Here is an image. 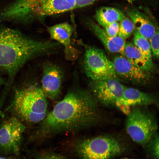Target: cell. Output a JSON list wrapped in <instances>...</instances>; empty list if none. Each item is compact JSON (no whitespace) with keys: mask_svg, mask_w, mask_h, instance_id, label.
<instances>
[{"mask_svg":"<svg viewBox=\"0 0 159 159\" xmlns=\"http://www.w3.org/2000/svg\"><path fill=\"white\" fill-rule=\"evenodd\" d=\"M157 101L156 99L152 94L135 88L125 87L117 107L147 106L156 104Z\"/></svg>","mask_w":159,"mask_h":159,"instance_id":"obj_13","label":"cell"},{"mask_svg":"<svg viewBox=\"0 0 159 159\" xmlns=\"http://www.w3.org/2000/svg\"><path fill=\"white\" fill-rule=\"evenodd\" d=\"M47 29L51 39L59 43L63 47L66 59L74 61L78 58L81 52L72 46L71 42L74 31L72 25L64 22L48 27Z\"/></svg>","mask_w":159,"mask_h":159,"instance_id":"obj_10","label":"cell"},{"mask_svg":"<svg viewBox=\"0 0 159 159\" xmlns=\"http://www.w3.org/2000/svg\"><path fill=\"white\" fill-rule=\"evenodd\" d=\"M142 107H134L127 114L125 125L127 132L132 140L146 147L157 132L158 124L153 114Z\"/></svg>","mask_w":159,"mask_h":159,"instance_id":"obj_5","label":"cell"},{"mask_svg":"<svg viewBox=\"0 0 159 159\" xmlns=\"http://www.w3.org/2000/svg\"><path fill=\"white\" fill-rule=\"evenodd\" d=\"M157 132L153 135L146 146L155 159L159 158V139Z\"/></svg>","mask_w":159,"mask_h":159,"instance_id":"obj_19","label":"cell"},{"mask_svg":"<svg viewBox=\"0 0 159 159\" xmlns=\"http://www.w3.org/2000/svg\"><path fill=\"white\" fill-rule=\"evenodd\" d=\"M159 29L156 28L155 31L153 36L149 40L151 52L157 58L159 57Z\"/></svg>","mask_w":159,"mask_h":159,"instance_id":"obj_20","label":"cell"},{"mask_svg":"<svg viewBox=\"0 0 159 159\" xmlns=\"http://www.w3.org/2000/svg\"><path fill=\"white\" fill-rule=\"evenodd\" d=\"M126 149L119 139L109 135L82 139L74 146V151L81 159H111Z\"/></svg>","mask_w":159,"mask_h":159,"instance_id":"obj_4","label":"cell"},{"mask_svg":"<svg viewBox=\"0 0 159 159\" xmlns=\"http://www.w3.org/2000/svg\"></svg>","mask_w":159,"mask_h":159,"instance_id":"obj_27","label":"cell"},{"mask_svg":"<svg viewBox=\"0 0 159 159\" xmlns=\"http://www.w3.org/2000/svg\"><path fill=\"white\" fill-rule=\"evenodd\" d=\"M119 159H136V158H121Z\"/></svg>","mask_w":159,"mask_h":159,"instance_id":"obj_26","label":"cell"},{"mask_svg":"<svg viewBox=\"0 0 159 159\" xmlns=\"http://www.w3.org/2000/svg\"><path fill=\"white\" fill-rule=\"evenodd\" d=\"M64 77L62 69L57 64L49 62L43 64L41 88L47 98L55 100L58 97Z\"/></svg>","mask_w":159,"mask_h":159,"instance_id":"obj_9","label":"cell"},{"mask_svg":"<svg viewBox=\"0 0 159 159\" xmlns=\"http://www.w3.org/2000/svg\"><path fill=\"white\" fill-rule=\"evenodd\" d=\"M98 102L91 92L81 89L68 92L47 114L31 134L32 141H41L59 133L89 127L100 117Z\"/></svg>","mask_w":159,"mask_h":159,"instance_id":"obj_1","label":"cell"},{"mask_svg":"<svg viewBox=\"0 0 159 159\" xmlns=\"http://www.w3.org/2000/svg\"><path fill=\"white\" fill-rule=\"evenodd\" d=\"M126 11L133 22L135 29L149 40L156 30L150 20L145 14L136 9H129Z\"/></svg>","mask_w":159,"mask_h":159,"instance_id":"obj_14","label":"cell"},{"mask_svg":"<svg viewBox=\"0 0 159 159\" xmlns=\"http://www.w3.org/2000/svg\"><path fill=\"white\" fill-rule=\"evenodd\" d=\"M47 97L41 88L30 85L17 89L7 108L24 124L40 122L47 115Z\"/></svg>","mask_w":159,"mask_h":159,"instance_id":"obj_3","label":"cell"},{"mask_svg":"<svg viewBox=\"0 0 159 159\" xmlns=\"http://www.w3.org/2000/svg\"><path fill=\"white\" fill-rule=\"evenodd\" d=\"M97 0H75V9L87 6L93 4Z\"/></svg>","mask_w":159,"mask_h":159,"instance_id":"obj_23","label":"cell"},{"mask_svg":"<svg viewBox=\"0 0 159 159\" xmlns=\"http://www.w3.org/2000/svg\"><path fill=\"white\" fill-rule=\"evenodd\" d=\"M124 57L132 64L145 71L149 72L153 67L152 60L145 57L131 42L125 43Z\"/></svg>","mask_w":159,"mask_h":159,"instance_id":"obj_15","label":"cell"},{"mask_svg":"<svg viewBox=\"0 0 159 159\" xmlns=\"http://www.w3.org/2000/svg\"><path fill=\"white\" fill-rule=\"evenodd\" d=\"M26 127L14 116L3 121L0 124V151L5 154L17 153Z\"/></svg>","mask_w":159,"mask_h":159,"instance_id":"obj_7","label":"cell"},{"mask_svg":"<svg viewBox=\"0 0 159 159\" xmlns=\"http://www.w3.org/2000/svg\"><path fill=\"white\" fill-rule=\"evenodd\" d=\"M120 24L116 22L109 24L103 27L106 33L111 37H115L118 35Z\"/></svg>","mask_w":159,"mask_h":159,"instance_id":"obj_22","label":"cell"},{"mask_svg":"<svg viewBox=\"0 0 159 159\" xmlns=\"http://www.w3.org/2000/svg\"><path fill=\"white\" fill-rule=\"evenodd\" d=\"M86 24L108 51L119 53L124 56L125 40L118 35L114 37L110 36L100 26L91 20L87 21Z\"/></svg>","mask_w":159,"mask_h":159,"instance_id":"obj_12","label":"cell"},{"mask_svg":"<svg viewBox=\"0 0 159 159\" xmlns=\"http://www.w3.org/2000/svg\"><path fill=\"white\" fill-rule=\"evenodd\" d=\"M58 42L35 39L19 31L0 28V69L7 76L5 98L17 73L28 61L39 57L53 54L61 47Z\"/></svg>","mask_w":159,"mask_h":159,"instance_id":"obj_2","label":"cell"},{"mask_svg":"<svg viewBox=\"0 0 159 159\" xmlns=\"http://www.w3.org/2000/svg\"><path fill=\"white\" fill-rule=\"evenodd\" d=\"M125 16L120 10L114 7H103L96 11L95 18L103 28L113 22L120 21Z\"/></svg>","mask_w":159,"mask_h":159,"instance_id":"obj_16","label":"cell"},{"mask_svg":"<svg viewBox=\"0 0 159 159\" xmlns=\"http://www.w3.org/2000/svg\"><path fill=\"white\" fill-rule=\"evenodd\" d=\"M82 44L85 48L82 67L87 77L92 80H117L113 62L102 50L83 43Z\"/></svg>","mask_w":159,"mask_h":159,"instance_id":"obj_6","label":"cell"},{"mask_svg":"<svg viewBox=\"0 0 159 159\" xmlns=\"http://www.w3.org/2000/svg\"><path fill=\"white\" fill-rule=\"evenodd\" d=\"M119 24L118 36L125 40L128 38L135 29L132 21L126 16L120 21Z\"/></svg>","mask_w":159,"mask_h":159,"instance_id":"obj_18","label":"cell"},{"mask_svg":"<svg viewBox=\"0 0 159 159\" xmlns=\"http://www.w3.org/2000/svg\"><path fill=\"white\" fill-rule=\"evenodd\" d=\"M133 43L147 58L152 60V52L149 40L135 29Z\"/></svg>","mask_w":159,"mask_h":159,"instance_id":"obj_17","label":"cell"},{"mask_svg":"<svg viewBox=\"0 0 159 159\" xmlns=\"http://www.w3.org/2000/svg\"><path fill=\"white\" fill-rule=\"evenodd\" d=\"M36 159H68L59 154L50 151H42L35 154Z\"/></svg>","mask_w":159,"mask_h":159,"instance_id":"obj_21","label":"cell"},{"mask_svg":"<svg viewBox=\"0 0 159 159\" xmlns=\"http://www.w3.org/2000/svg\"><path fill=\"white\" fill-rule=\"evenodd\" d=\"M6 82L4 79L0 77V86L3 85H5Z\"/></svg>","mask_w":159,"mask_h":159,"instance_id":"obj_24","label":"cell"},{"mask_svg":"<svg viewBox=\"0 0 159 159\" xmlns=\"http://www.w3.org/2000/svg\"><path fill=\"white\" fill-rule=\"evenodd\" d=\"M112 62L117 75L133 83L143 85L150 80L149 72L135 66L121 55L115 57Z\"/></svg>","mask_w":159,"mask_h":159,"instance_id":"obj_11","label":"cell"},{"mask_svg":"<svg viewBox=\"0 0 159 159\" xmlns=\"http://www.w3.org/2000/svg\"><path fill=\"white\" fill-rule=\"evenodd\" d=\"M91 92L98 102L106 107L116 106L125 87L116 79L92 80Z\"/></svg>","mask_w":159,"mask_h":159,"instance_id":"obj_8","label":"cell"},{"mask_svg":"<svg viewBox=\"0 0 159 159\" xmlns=\"http://www.w3.org/2000/svg\"><path fill=\"white\" fill-rule=\"evenodd\" d=\"M125 0V1H127L129 2H132L133 1H136V0Z\"/></svg>","mask_w":159,"mask_h":159,"instance_id":"obj_25","label":"cell"}]
</instances>
